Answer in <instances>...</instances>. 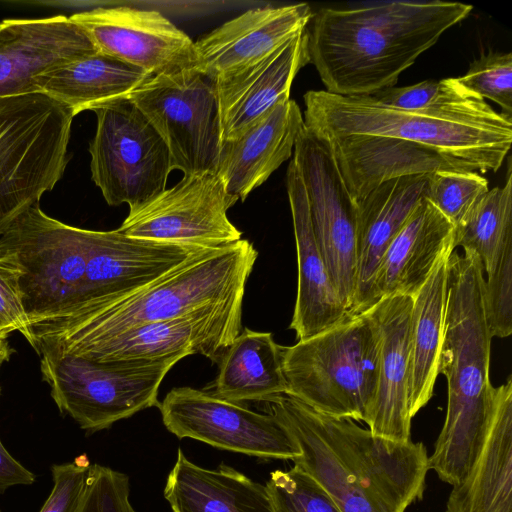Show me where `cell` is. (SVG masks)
Segmentation results:
<instances>
[{
	"label": "cell",
	"instance_id": "b9f144b4",
	"mask_svg": "<svg viewBox=\"0 0 512 512\" xmlns=\"http://www.w3.org/2000/svg\"><path fill=\"white\" fill-rule=\"evenodd\" d=\"M0 512H1V510H0Z\"/></svg>",
	"mask_w": 512,
	"mask_h": 512
},
{
	"label": "cell",
	"instance_id": "f35d334b",
	"mask_svg": "<svg viewBox=\"0 0 512 512\" xmlns=\"http://www.w3.org/2000/svg\"><path fill=\"white\" fill-rule=\"evenodd\" d=\"M91 463L85 454L51 467L53 488L39 512H78Z\"/></svg>",
	"mask_w": 512,
	"mask_h": 512
},
{
	"label": "cell",
	"instance_id": "74e56055",
	"mask_svg": "<svg viewBox=\"0 0 512 512\" xmlns=\"http://www.w3.org/2000/svg\"><path fill=\"white\" fill-rule=\"evenodd\" d=\"M21 271L13 252L0 242V337L23 335L29 326L20 289Z\"/></svg>",
	"mask_w": 512,
	"mask_h": 512
},
{
	"label": "cell",
	"instance_id": "4fadbf2b",
	"mask_svg": "<svg viewBox=\"0 0 512 512\" xmlns=\"http://www.w3.org/2000/svg\"><path fill=\"white\" fill-rule=\"evenodd\" d=\"M237 201L214 172L183 176L173 187L129 209L117 230L152 241L220 248L242 239L227 216Z\"/></svg>",
	"mask_w": 512,
	"mask_h": 512
},
{
	"label": "cell",
	"instance_id": "277c9868",
	"mask_svg": "<svg viewBox=\"0 0 512 512\" xmlns=\"http://www.w3.org/2000/svg\"><path fill=\"white\" fill-rule=\"evenodd\" d=\"M479 257L455 250L448 259V294L439 373L447 381L443 427L428 457L429 469L450 485L468 473L482 445L491 413V336Z\"/></svg>",
	"mask_w": 512,
	"mask_h": 512
},
{
	"label": "cell",
	"instance_id": "1f68e13d",
	"mask_svg": "<svg viewBox=\"0 0 512 512\" xmlns=\"http://www.w3.org/2000/svg\"><path fill=\"white\" fill-rule=\"evenodd\" d=\"M488 190V181L477 172L440 170L429 175L426 198L456 228Z\"/></svg>",
	"mask_w": 512,
	"mask_h": 512
},
{
	"label": "cell",
	"instance_id": "d6a6232c",
	"mask_svg": "<svg viewBox=\"0 0 512 512\" xmlns=\"http://www.w3.org/2000/svg\"><path fill=\"white\" fill-rule=\"evenodd\" d=\"M265 488L274 512H342L323 487L295 465L271 472Z\"/></svg>",
	"mask_w": 512,
	"mask_h": 512
},
{
	"label": "cell",
	"instance_id": "f1b7e54d",
	"mask_svg": "<svg viewBox=\"0 0 512 512\" xmlns=\"http://www.w3.org/2000/svg\"><path fill=\"white\" fill-rule=\"evenodd\" d=\"M283 347L270 332L244 328L219 362L213 394L227 401H267L287 393Z\"/></svg>",
	"mask_w": 512,
	"mask_h": 512
},
{
	"label": "cell",
	"instance_id": "7402d4cb",
	"mask_svg": "<svg viewBox=\"0 0 512 512\" xmlns=\"http://www.w3.org/2000/svg\"><path fill=\"white\" fill-rule=\"evenodd\" d=\"M294 100L277 104L238 137L222 141L215 173L229 195L244 201L288 160L303 126Z\"/></svg>",
	"mask_w": 512,
	"mask_h": 512
},
{
	"label": "cell",
	"instance_id": "5b68a950",
	"mask_svg": "<svg viewBox=\"0 0 512 512\" xmlns=\"http://www.w3.org/2000/svg\"><path fill=\"white\" fill-rule=\"evenodd\" d=\"M303 122L318 138L367 135L432 148L465 171L496 172L512 144V117L474 96L464 102L405 110L371 96H341L310 90L303 96Z\"/></svg>",
	"mask_w": 512,
	"mask_h": 512
},
{
	"label": "cell",
	"instance_id": "ffe728a7",
	"mask_svg": "<svg viewBox=\"0 0 512 512\" xmlns=\"http://www.w3.org/2000/svg\"><path fill=\"white\" fill-rule=\"evenodd\" d=\"M413 298L392 295L380 298L366 311L380 336L378 384L367 421L376 436L396 441L411 440L409 411V332Z\"/></svg>",
	"mask_w": 512,
	"mask_h": 512
},
{
	"label": "cell",
	"instance_id": "4316f807",
	"mask_svg": "<svg viewBox=\"0 0 512 512\" xmlns=\"http://www.w3.org/2000/svg\"><path fill=\"white\" fill-rule=\"evenodd\" d=\"M163 494L171 512H274L265 485L224 463L203 468L180 448Z\"/></svg>",
	"mask_w": 512,
	"mask_h": 512
},
{
	"label": "cell",
	"instance_id": "7c38bea8",
	"mask_svg": "<svg viewBox=\"0 0 512 512\" xmlns=\"http://www.w3.org/2000/svg\"><path fill=\"white\" fill-rule=\"evenodd\" d=\"M293 161L305 188L316 242L350 313L358 269L356 203L330 149L304 124L295 141Z\"/></svg>",
	"mask_w": 512,
	"mask_h": 512
},
{
	"label": "cell",
	"instance_id": "d6986e66",
	"mask_svg": "<svg viewBox=\"0 0 512 512\" xmlns=\"http://www.w3.org/2000/svg\"><path fill=\"white\" fill-rule=\"evenodd\" d=\"M308 63L306 27L255 64L216 79L222 141L238 137L289 100L296 74Z\"/></svg>",
	"mask_w": 512,
	"mask_h": 512
},
{
	"label": "cell",
	"instance_id": "9a60e30c",
	"mask_svg": "<svg viewBox=\"0 0 512 512\" xmlns=\"http://www.w3.org/2000/svg\"><path fill=\"white\" fill-rule=\"evenodd\" d=\"M99 53L150 76L197 68L195 42L158 11L127 6L72 14Z\"/></svg>",
	"mask_w": 512,
	"mask_h": 512
},
{
	"label": "cell",
	"instance_id": "f546056e",
	"mask_svg": "<svg viewBox=\"0 0 512 512\" xmlns=\"http://www.w3.org/2000/svg\"><path fill=\"white\" fill-rule=\"evenodd\" d=\"M149 77L141 69L96 52L42 76L40 93L77 115L128 98Z\"/></svg>",
	"mask_w": 512,
	"mask_h": 512
},
{
	"label": "cell",
	"instance_id": "60d3db41",
	"mask_svg": "<svg viewBox=\"0 0 512 512\" xmlns=\"http://www.w3.org/2000/svg\"><path fill=\"white\" fill-rule=\"evenodd\" d=\"M12 353L13 350L9 345L7 337H0V369L10 359Z\"/></svg>",
	"mask_w": 512,
	"mask_h": 512
},
{
	"label": "cell",
	"instance_id": "3957f363",
	"mask_svg": "<svg viewBox=\"0 0 512 512\" xmlns=\"http://www.w3.org/2000/svg\"><path fill=\"white\" fill-rule=\"evenodd\" d=\"M258 251L247 239L202 250L146 288L114 303L74 307L27 327L38 355H74L133 326L243 301Z\"/></svg>",
	"mask_w": 512,
	"mask_h": 512
},
{
	"label": "cell",
	"instance_id": "83f0119b",
	"mask_svg": "<svg viewBox=\"0 0 512 512\" xmlns=\"http://www.w3.org/2000/svg\"><path fill=\"white\" fill-rule=\"evenodd\" d=\"M449 249L413 298L409 332V411L413 418L432 398L439 374L448 294Z\"/></svg>",
	"mask_w": 512,
	"mask_h": 512
},
{
	"label": "cell",
	"instance_id": "5bb4252c",
	"mask_svg": "<svg viewBox=\"0 0 512 512\" xmlns=\"http://www.w3.org/2000/svg\"><path fill=\"white\" fill-rule=\"evenodd\" d=\"M158 408L166 429L179 439L191 438L260 459L294 460L300 455L273 415L252 411L212 392L177 387Z\"/></svg>",
	"mask_w": 512,
	"mask_h": 512
},
{
	"label": "cell",
	"instance_id": "e0dca14e",
	"mask_svg": "<svg viewBox=\"0 0 512 512\" xmlns=\"http://www.w3.org/2000/svg\"><path fill=\"white\" fill-rule=\"evenodd\" d=\"M98 52L65 15L0 22V97L40 93V78Z\"/></svg>",
	"mask_w": 512,
	"mask_h": 512
},
{
	"label": "cell",
	"instance_id": "4dcf8cb0",
	"mask_svg": "<svg viewBox=\"0 0 512 512\" xmlns=\"http://www.w3.org/2000/svg\"><path fill=\"white\" fill-rule=\"evenodd\" d=\"M512 246L511 159L503 187L488 190L455 228L454 247L476 254L487 274L503 252Z\"/></svg>",
	"mask_w": 512,
	"mask_h": 512
},
{
	"label": "cell",
	"instance_id": "ac0fdd59",
	"mask_svg": "<svg viewBox=\"0 0 512 512\" xmlns=\"http://www.w3.org/2000/svg\"><path fill=\"white\" fill-rule=\"evenodd\" d=\"M312 16L306 3L248 10L195 42L197 68L215 80L243 70L304 30Z\"/></svg>",
	"mask_w": 512,
	"mask_h": 512
},
{
	"label": "cell",
	"instance_id": "8fae6325",
	"mask_svg": "<svg viewBox=\"0 0 512 512\" xmlns=\"http://www.w3.org/2000/svg\"><path fill=\"white\" fill-rule=\"evenodd\" d=\"M87 231L46 215L37 203L0 236L21 271L29 325L57 315L77 299L86 269Z\"/></svg>",
	"mask_w": 512,
	"mask_h": 512
},
{
	"label": "cell",
	"instance_id": "8d00e7d4",
	"mask_svg": "<svg viewBox=\"0 0 512 512\" xmlns=\"http://www.w3.org/2000/svg\"><path fill=\"white\" fill-rule=\"evenodd\" d=\"M78 512H135L126 474L92 464Z\"/></svg>",
	"mask_w": 512,
	"mask_h": 512
},
{
	"label": "cell",
	"instance_id": "9c48e42d",
	"mask_svg": "<svg viewBox=\"0 0 512 512\" xmlns=\"http://www.w3.org/2000/svg\"><path fill=\"white\" fill-rule=\"evenodd\" d=\"M128 98L164 140L173 170L215 173L222 143L215 79L198 68L151 76Z\"/></svg>",
	"mask_w": 512,
	"mask_h": 512
},
{
	"label": "cell",
	"instance_id": "603a6c76",
	"mask_svg": "<svg viewBox=\"0 0 512 512\" xmlns=\"http://www.w3.org/2000/svg\"><path fill=\"white\" fill-rule=\"evenodd\" d=\"M429 175L400 176L383 181L355 201L358 269L350 315L371 307V290L380 261L396 234L426 198Z\"/></svg>",
	"mask_w": 512,
	"mask_h": 512
},
{
	"label": "cell",
	"instance_id": "6da1fadb",
	"mask_svg": "<svg viewBox=\"0 0 512 512\" xmlns=\"http://www.w3.org/2000/svg\"><path fill=\"white\" fill-rule=\"evenodd\" d=\"M265 403L300 450L294 465L342 512H405L423 499L429 456L422 442L376 436L352 419L321 414L287 394Z\"/></svg>",
	"mask_w": 512,
	"mask_h": 512
},
{
	"label": "cell",
	"instance_id": "52a82bcc",
	"mask_svg": "<svg viewBox=\"0 0 512 512\" xmlns=\"http://www.w3.org/2000/svg\"><path fill=\"white\" fill-rule=\"evenodd\" d=\"M74 116L44 93L0 97V236L62 178Z\"/></svg>",
	"mask_w": 512,
	"mask_h": 512
},
{
	"label": "cell",
	"instance_id": "484cf974",
	"mask_svg": "<svg viewBox=\"0 0 512 512\" xmlns=\"http://www.w3.org/2000/svg\"><path fill=\"white\" fill-rule=\"evenodd\" d=\"M321 140L330 149L354 201L381 182L395 177L432 174L440 170L465 171L432 148L395 138L348 135Z\"/></svg>",
	"mask_w": 512,
	"mask_h": 512
},
{
	"label": "cell",
	"instance_id": "ba28073f",
	"mask_svg": "<svg viewBox=\"0 0 512 512\" xmlns=\"http://www.w3.org/2000/svg\"><path fill=\"white\" fill-rule=\"evenodd\" d=\"M43 380L62 414L93 433L151 407L159 387L185 354L156 359L100 362L69 354H40Z\"/></svg>",
	"mask_w": 512,
	"mask_h": 512
},
{
	"label": "cell",
	"instance_id": "7a4b0ae2",
	"mask_svg": "<svg viewBox=\"0 0 512 512\" xmlns=\"http://www.w3.org/2000/svg\"><path fill=\"white\" fill-rule=\"evenodd\" d=\"M471 5L445 1H379L321 8L309 23L308 53L327 92L372 96L394 87L400 74Z\"/></svg>",
	"mask_w": 512,
	"mask_h": 512
},
{
	"label": "cell",
	"instance_id": "d4e9b609",
	"mask_svg": "<svg viewBox=\"0 0 512 512\" xmlns=\"http://www.w3.org/2000/svg\"><path fill=\"white\" fill-rule=\"evenodd\" d=\"M446 512H512V377L494 387L491 413L478 454L453 485Z\"/></svg>",
	"mask_w": 512,
	"mask_h": 512
},
{
	"label": "cell",
	"instance_id": "836d02e7",
	"mask_svg": "<svg viewBox=\"0 0 512 512\" xmlns=\"http://www.w3.org/2000/svg\"><path fill=\"white\" fill-rule=\"evenodd\" d=\"M458 82L468 91L498 104L512 117V53L490 52L471 63Z\"/></svg>",
	"mask_w": 512,
	"mask_h": 512
},
{
	"label": "cell",
	"instance_id": "ab89813d",
	"mask_svg": "<svg viewBox=\"0 0 512 512\" xmlns=\"http://www.w3.org/2000/svg\"><path fill=\"white\" fill-rule=\"evenodd\" d=\"M35 475L14 459L0 440V495L14 485H30Z\"/></svg>",
	"mask_w": 512,
	"mask_h": 512
},
{
	"label": "cell",
	"instance_id": "d590c367",
	"mask_svg": "<svg viewBox=\"0 0 512 512\" xmlns=\"http://www.w3.org/2000/svg\"><path fill=\"white\" fill-rule=\"evenodd\" d=\"M484 281L486 318L492 337L512 333V246L499 257Z\"/></svg>",
	"mask_w": 512,
	"mask_h": 512
},
{
	"label": "cell",
	"instance_id": "8992f818",
	"mask_svg": "<svg viewBox=\"0 0 512 512\" xmlns=\"http://www.w3.org/2000/svg\"><path fill=\"white\" fill-rule=\"evenodd\" d=\"M380 356L378 328L368 313L283 347L290 395L334 418L367 423L375 401Z\"/></svg>",
	"mask_w": 512,
	"mask_h": 512
},
{
	"label": "cell",
	"instance_id": "44dd1931",
	"mask_svg": "<svg viewBox=\"0 0 512 512\" xmlns=\"http://www.w3.org/2000/svg\"><path fill=\"white\" fill-rule=\"evenodd\" d=\"M296 243L298 286L289 328L297 340L314 336L349 316L316 242L305 188L293 161L286 173Z\"/></svg>",
	"mask_w": 512,
	"mask_h": 512
},
{
	"label": "cell",
	"instance_id": "30bf717a",
	"mask_svg": "<svg viewBox=\"0 0 512 512\" xmlns=\"http://www.w3.org/2000/svg\"><path fill=\"white\" fill-rule=\"evenodd\" d=\"M96 133L89 145L92 180L110 206L136 208L166 189L171 157L167 145L129 100L94 110Z\"/></svg>",
	"mask_w": 512,
	"mask_h": 512
},
{
	"label": "cell",
	"instance_id": "e575fe53",
	"mask_svg": "<svg viewBox=\"0 0 512 512\" xmlns=\"http://www.w3.org/2000/svg\"><path fill=\"white\" fill-rule=\"evenodd\" d=\"M476 96L464 88L457 78L425 80L420 83L391 87L371 97L376 101L405 110H428L464 102Z\"/></svg>",
	"mask_w": 512,
	"mask_h": 512
},
{
	"label": "cell",
	"instance_id": "2e32d148",
	"mask_svg": "<svg viewBox=\"0 0 512 512\" xmlns=\"http://www.w3.org/2000/svg\"><path fill=\"white\" fill-rule=\"evenodd\" d=\"M205 249L136 238L117 229L88 230L83 283L67 309L104 306L127 298Z\"/></svg>",
	"mask_w": 512,
	"mask_h": 512
},
{
	"label": "cell",
	"instance_id": "cb8c5ba5",
	"mask_svg": "<svg viewBox=\"0 0 512 512\" xmlns=\"http://www.w3.org/2000/svg\"><path fill=\"white\" fill-rule=\"evenodd\" d=\"M455 226L427 199L413 211L387 247L376 271L371 306L380 298H414L440 258L454 247ZM370 308V307H369Z\"/></svg>",
	"mask_w": 512,
	"mask_h": 512
}]
</instances>
